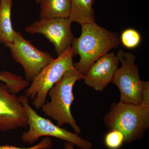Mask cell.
Segmentation results:
<instances>
[{"label":"cell","mask_w":149,"mask_h":149,"mask_svg":"<svg viewBox=\"0 0 149 149\" xmlns=\"http://www.w3.org/2000/svg\"><path fill=\"white\" fill-rule=\"evenodd\" d=\"M81 34L74 38L71 47L73 57L80 56L77 63L73 67L77 72L83 75L92 65L112 49L120 45L118 35L98 25L97 23H87L81 25Z\"/></svg>","instance_id":"obj_1"},{"label":"cell","mask_w":149,"mask_h":149,"mask_svg":"<svg viewBox=\"0 0 149 149\" xmlns=\"http://www.w3.org/2000/svg\"><path fill=\"white\" fill-rule=\"evenodd\" d=\"M82 79L83 75L74 67L68 70L49 91L50 101L46 102L42 107L44 113L56 121L58 126L69 124L78 134L81 130L72 116L71 106L75 99L73 86L77 80Z\"/></svg>","instance_id":"obj_2"},{"label":"cell","mask_w":149,"mask_h":149,"mask_svg":"<svg viewBox=\"0 0 149 149\" xmlns=\"http://www.w3.org/2000/svg\"><path fill=\"white\" fill-rule=\"evenodd\" d=\"M103 120L109 131H120L125 143H130L143 139L148 129L149 111L141 105L113 102Z\"/></svg>","instance_id":"obj_3"},{"label":"cell","mask_w":149,"mask_h":149,"mask_svg":"<svg viewBox=\"0 0 149 149\" xmlns=\"http://www.w3.org/2000/svg\"><path fill=\"white\" fill-rule=\"evenodd\" d=\"M19 98L26 110L29 126L28 131L22 135V142L32 145L41 137H53L72 143L80 149L93 148L91 141L81 138L79 134L55 125L50 120L39 115L29 105V98L27 96L22 95L19 96Z\"/></svg>","instance_id":"obj_4"},{"label":"cell","mask_w":149,"mask_h":149,"mask_svg":"<svg viewBox=\"0 0 149 149\" xmlns=\"http://www.w3.org/2000/svg\"><path fill=\"white\" fill-rule=\"evenodd\" d=\"M71 47L41 70L25 91V95L32 100L35 108H42L51 88L68 70L73 67Z\"/></svg>","instance_id":"obj_5"},{"label":"cell","mask_w":149,"mask_h":149,"mask_svg":"<svg viewBox=\"0 0 149 149\" xmlns=\"http://www.w3.org/2000/svg\"><path fill=\"white\" fill-rule=\"evenodd\" d=\"M116 56L122 64L116 71L111 83L120 91V102L141 105L144 82L140 78L136 56L122 50L118 51Z\"/></svg>","instance_id":"obj_6"},{"label":"cell","mask_w":149,"mask_h":149,"mask_svg":"<svg viewBox=\"0 0 149 149\" xmlns=\"http://www.w3.org/2000/svg\"><path fill=\"white\" fill-rule=\"evenodd\" d=\"M13 59L23 67L26 80L32 81L42 69L53 60L50 54L37 49L23 37L21 32L15 31L13 41L6 43Z\"/></svg>","instance_id":"obj_7"},{"label":"cell","mask_w":149,"mask_h":149,"mask_svg":"<svg viewBox=\"0 0 149 149\" xmlns=\"http://www.w3.org/2000/svg\"><path fill=\"white\" fill-rule=\"evenodd\" d=\"M72 22L69 18L40 19L25 27L31 35L42 34L54 46L58 56L71 47L74 38L71 30Z\"/></svg>","instance_id":"obj_8"},{"label":"cell","mask_w":149,"mask_h":149,"mask_svg":"<svg viewBox=\"0 0 149 149\" xmlns=\"http://www.w3.org/2000/svg\"><path fill=\"white\" fill-rule=\"evenodd\" d=\"M28 126V116L19 97L0 83V130L7 132Z\"/></svg>","instance_id":"obj_9"},{"label":"cell","mask_w":149,"mask_h":149,"mask_svg":"<svg viewBox=\"0 0 149 149\" xmlns=\"http://www.w3.org/2000/svg\"><path fill=\"white\" fill-rule=\"evenodd\" d=\"M119 63L117 56L113 53L104 55L95 62L83 75L85 84L96 91H104L111 83Z\"/></svg>","instance_id":"obj_10"},{"label":"cell","mask_w":149,"mask_h":149,"mask_svg":"<svg viewBox=\"0 0 149 149\" xmlns=\"http://www.w3.org/2000/svg\"><path fill=\"white\" fill-rule=\"evenodd\" d=\"M40 19L69 18L70 0H40Z\"/></svg>","instance_id":"obj_11"},{"label":"cell","mask_w":149,"mask_h":149,"mask_svg":"<svg viewBox=\"0 0 149 149\" xmlns=\"http://www.w3.org/2000/svg\"><path fill=\"white\" fill-rule=\"evenodd\" d=\"M95 0H70L71 10L69 19L80 25L95 23L93 5Z\"/></svg>","instance_id":"obj_12"},{"label":"cell","mask_w":149,"mask_h":149,"mask_svg":"<svg viewBox=\"0 0 149 149\" xmlns=\"http://www.w3.org/2000/svg\"><path fill=\"white\" fill-rule=\"evenodd\" d=\"M13 0H0V43L11 42L15 31L13 27L11 10Z\"/></svg>","instance_id":"obj_13"},{"label":"cell","mask_w":149,"mask_h":149,"mask_svg":"<svg viewBox=\"0 0 149 149\" xmlns=\"http://www.w3.org/2000/svg\"><path fill=\"white\" fill-rule=\"evenodd\" d=\"M0 81L4 82L10 91L14 94L19 93L29 85V81L24 80L22 77L7 71L0 73Z\"/></svg>","instance_id":"obj_14"},{"label":"cell","mask_w":149,"mask_h":149,"mask_svg":"<svg viewBox=\"0 0 149 149\" xmlns=\"http://www.w3.org/2000/svg\"><path fill=\"white\" fill-rule=\"evenodd\" d=\"M141 40L139 32L131 28L125 29L121 34V43L124 47L128 49H134L138 47Z\"/></svg>","instance_id":"obj_15"},{"label":"cell","mask_w":149,"mask_h":149,"mask_svg":"<svg viewBox=\"0 0 149 149\" xmlns=\"http://www.w3.org/2000/svg\"><path fill=\"white\" fill-rule=\"evenodd\" d=\"M104 142L109 149H119L125 143V139L123 134L120 131L111 130L105 136Z\"/></svg>","instance_id":"obj_16"},{"label":"cell","mask_w":149,"mask_h":149,"mask_svg":"<svg viewBox=\"0 0 149 149\" xmlns=\"http://www.w3.org/2000/svg\"><path fill=\"white\" fill-rule=\"evenodd\" d=\"M53 146V142L49 137H46L43 139L39 143L28 148H20L11 146L5 145L0 146V149H49Z\"/></svg>","instance_id":"obj_17"},{"label":"cell","mask_w":149,"mask_h":149,"mask_svg":"<svg viewBox=\"0 0 149 149\" xmlns=\"http://www.w3.org/2000/svg\"><path fill=\"white\" fill-rule=\"evenodd\" d=\"M141 106L149 111V82H144L142 92Z\"/></svg>","instance_id":"obj_18"},{"label":"cell","mask_w":149,"mask_h":149,"mask_svg":"<svg viewBox=\"0 0 149 149\" xmlns=\"http://www.w3.org/2000/svg\"><path fill=\"white\" fill-rule=\"evenodd\" d=\"M74 145L72 143L65 141L64 144V149H74ZM77 149H80L77 148Z\"/></svg>","instance_id":"obj_19"},{"label":"cell","mask_w":149,"mask_h":149,"mask_svg":"<svg viewBox=\"0 0 149 149\" xmlns=\"http://www.w3.org/2000/svg\"><path fill=\"white\" fill-rule=\"evenodd\" d=\"M35 1L37 4H40V0H35Z\"/></svg>","instance_id":"obj_20"}]
</instances>
